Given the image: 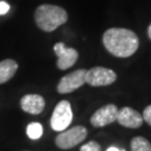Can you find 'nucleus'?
Instances as JSON below:
<instances>
[{"mask_svg":"<svg viewBox=\"0 0 151 151\" xmlns=\"http://www.w3.org/2000/svg\"><path fill=\"white\" fill-rule=\"evenodd\" d=\"M105 49L119 58H127L139 48V37L133 30L127 28H109L102 37Z\"/></svg>","mask_w":151,"mask_h":151,"instance_id":"obj_1","label":"nucleus"},{"mask_svg":"<svg viewBox=\"0 0 151 151\" xmlns=\"http://www.w3.org/2000/svg\"><path fill=\"white\" fill-rule=\"evenodd\" d=\"M67 12L60 6L44 4L35 10V22L39 29L50 32L67 22Z\"/></svg>","mask_w":151,"mask_h":151,"instance_id":"obj_2","label":"nucleus"},{"mask_svg":"<svg viewBox=\"0 0 151 151\" xmlns=\"http://www.w3.org/2000/svg\"><path fill=\"white\" fill-rule=\"evenodd\" d=\"M72 121H73V111H72L70 103L66 100H63L57 103L50 118L52 129L54 131L62 132L70 127Z\"/></svg>","mask_w":151,"mask_h":151,"instance_id":"obj_3","label":"nucleus"},{"mask_svg":"<svg viewBox=\"0 0 151 151\" xmlns=\"http://www.w3.org/2000/svg\"><path fill=\"white\" fill-rule=\"evenodd\" d=\"M87 137V130L85 127L75 125L70 129H66L62 131L56 137L55 143L60 149H70L85 140Z\"/></svg>","mask_w":151,"mask_h":151,"instance_id":"obj_4","label":"nucleus"},{"mask_svg":"<svg viewBox=\"0 0 151 151\" xmlns=\"http://www.w3.org/2000/svg\"><path fill=\"white\" fill-rule=\"evenodd\" d=\"M118 76L113 70L102 66H95L86 70L85 73V84L91 86H108L116 81Z\"/></svg>","mask_w":151,"mask_h":151,"instance_id":"obj_5","label":"nucleus"},{"mask_svg":"<svg viewBox=\"0 0 151 151\" xmlns=\"http://www.w3.org/2000/svg\"><path fill=\"white\" fill-rule=\"evenodd\" d=\"M85 73L86 70L80 68L63 76L57 84V92L60 94H68L82 87L85 84Z\"/></svg>","mask_w":151,"mask_h":151,"instance_id":"obj_6","label":"nucleus"},{"mask_svg":"<svg viewBox=\"0 0 151 151\" xmlns=\"http://www.w3.org/2000/svg\"><path fill=\"white\" fill-rule=\"evenodd\" d=\"M54 53L57 56V67L60 70H68L75 64L77 60H78V52L75 48L72 47H67L64 43H56L54 45Z\"/></svg>","mask_w":151,"mask_h":151,"instance_id":"obj_7","label":"nucleus"},{"mask_svg":"<svg viewBox=\"0 0 151 151\" xmlns=\"http://www.w3.org/2000/svg\"><path fill=\"white\" fill-rule=\"evenodd\" d=\"M119 109L115 104H106L96 110L91 116V124L95 128H103L116 121Z\"/></svg>","mask_w":151,"mask_h":151,"instance_id":"obj_8","label":"nucleus"},{"mask_svg":"<svg viewBox=\"0 0 151 151\" xmlns=\"http://www.w3.org/2000/svg\"><path fill=\"white\" fill-rule=\"evenodd\" d=\"M116 121L122 127L129 128V129H138L143 124V118L140 112L129 106H124L118 112Z\"/></svg>","mask_w":151,"mask_h":151,"instance_id":"obj_9","label":"nucleus"},{"mask_svg":"<svg viewBox=\"0 0 151 151\" xmlns=\"http://www.w3.org/2000/svg\"><path fill=\"white\" fill-rule=\"evenodd\" d=\"M20 106L25 112L37 115L42 113L45 108V99L39 94H27L22 97Z\"/></svg>","mask_w":151,"mask_h":151,"instance_id":"obj_10","label":"nucleus"},{"mask_svg":"<svg viewBox=\"0 0 151 151\" xmlns=\"http://www.w3.org/2000/svg\"><path fill=\"white\" fill-rule=\"evenodd\" d=\"M18 70V64L14 60H5L0 62V84L11 80Z\"/></svg>","mask_w":151,"mask_h":151,"instance_id":"obj_11","label":"nucleus"},{"mask_svg":"<svg viewBox=\"0 0 151 151\" xmlns=\"http://www.w3.org/2000/svg\"><path fill=\"white\" fill-rule=\"evenodd\" d=\"M131 151H151L150 141L143 137H134L130 142Z\"/></svg>","mask_w":151,"mask_h":151,"instance_id":"obj_12","label":"nucleus"},{"mask_svg":"<svg viewBox=\"0 0 151 151\" xmlns=\"http://www.w3.org/2000/svg\"><path fill=\"white\" fill-rule=\"evenodd\" d=\"M26 133L32 140H38L43 135V125L38 122H32L27 125Z\"/></svg>","mask_w":151,"mask_h":151,"instance_id":"obj_13","label":"nucleus"},{"mask_svg":"<svg viewBox=\"0 0 151 151\" xmlns=\"http://www.w3.org/2000/svg\"><path fill=\"white\" fill-rule=\"evenodd\" d=\"M80 151H102L101 150V146L97 143L96 141H90L85 145L81 147Z\"/></svg>","mask_w":151,"mask_h":151,"instance_id":"obj_14","label":"nucleus"},{"mask_svg":"<svg viewBox=\"0 0 151 151\" xmlns=\"http://www.w3.org/2000/svg\"><path fill=\"white\" fill-rule=\"evenodd\" d=\"M142 118H143V121H146L147 123L151 127V104L150 105H148V106L143 110Z\"/></svg>","mask_w":151,"mask_h":151,"instance_id":"obj_15","label":"nucleus"},{"mask_svg":"<svg viewBox=\"0 0 151 151\" xmlns=\"http://www.w3.org/2000/svg\"><path fill=\"white\" fill-rule=\"evenodd\" d=\"M10 10V5L6 1H0V15H6L8 11Z\"/></svg>","mask_w":151,"mask_h":151,"instance_id":"obj_16","label":"nucleus"},{"mask_svg":"<svg viewBox=\"0 0 151 151\" xmlns=\"http://www.w3.org/2000/svg\"><path fill=\"white\" fill-rule=\"evenodd\" d=\"M106 151H125V150H124V149H120V148H118V147L112 146V147H110V148H108Z\"/></svg>","mask_w":151,"mask_h":151,"instance_id":"obj_17","label":"nucleus"},{"mask_svg":"<svg viewBox=\"0 0 151 151\" xmlns=\"http://www.w3.org/2000/svg\"><path fill=\"white\" fill-rule=\"evenodd\" d=\"M148 37L151 40V24L149 25V27H148Z\"/></svg>","mask_w":151,"mask_h":151,"instance_id":"obj_18","label":"nucleus"}]
</instances>
